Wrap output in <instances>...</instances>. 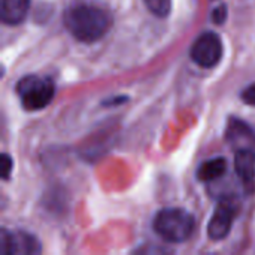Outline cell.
Instances as JSON below:
<instances>
[{
    "mask_svg": "<svg viewBox=\"0 0 255 255\" xmlns=\"http://www.w3.org/2000/svg\"><path fill=\"white\" fill-rule=\"evenodd\" d=\"M64 25L75 39L91 43L111 30L112 15L99 4L87 1L72 3L64 12Z\"/></svg>",
    "mask_w": 255,
    "mask_h": 255,
    "instance_id": "obj_1",
    "label": "cell"
},
{
    "mask_svg": "<svg viewBox=\"0 0 255 255\" xmlns=\"http://www.w3.org/2000/svg\"><path fill=\"white\" fill-rule=\"evenodd\" d=\"M143 3L154 15L160 18L167 16L172 9V0H143Z\"/></svg>",
    "mask_w": 255,
    "mask_h": 255,
    "instance_id": "obj_11",
    "label": "cell"
},
{
    "mask_svg": "<svg viewBox=\"0 0 255 255\" xmlns=\"http://www.w3.org/2000/svg\"><path fill=\"white\" fill-rule=\"evenodd\" d=\"M227 18V7L223 4V6H218L214 12H212V19L214 22L217 24H223Z\"/></svg>",
    "mask_w": 255,
    "mask_h": 255,
    "instance_id": "obj_14",
    "label": "cell"
},
{
    "mask_svg": "<svg viewBox=\"0 0 255 255\" xmlns=\"http://www.w3.org/2000/svg\"><path fill=\"white\" fill-rule=\"evenodd\" d=\"M235 170L247 193L255 190V149H239L235 155Z\"/></svg>",
    "mask_w": 255,
    "mask_h": 255,
    "instance_id": "obj_8",
    "label": "cell"
},
{
    "mask_svg": "<svg viewBox=\"0 0 255 255\" xmlns=\"http://www.w3.org/2000/svg\"><path fill=\"white\" fill-rule=\"evenodd\" d=\"M227 142L236 149H255L254 130L239 118H230L226 130Z\"/></svg>",
    "mask_w": 255,
    "mask_h": 255,
    "instance_id": "obj_7",
    "label": "cell"
},
{
    "mask_svg": "<svg viewBox=\"0 0 255 255\" xmlns=\"http://www.w3.org/2000/svg\"><path fill=\"white\" fill-rule=\"evenodd\" d=\"M42 251L39 241L25 232H7L6 229L0 233V253L3 255L39 254Z\"/></svg>",
    "mask_w": 255,
    "mask_h": 255,
    "instance_id": "obj_5",
    "label": "cell"
},
{
    "mask_svg": "<svg viewBox=\"0 0 255 255\" xmlns=\"http://www.w3.org/2000/svg\"><path fill=\"white\" fill-rule=\"evenodd\" d=\"M28 9H30V0H1L0 3L1 21L9 25H18L27 18Z\"/></svg>",
    "mask_w": 255,
    "mask_h": 255,
    "instance_id": "obj_9",
    "label": "cell"
},
{
    "mask_svg": "<svg viewBox=\"0 0 255 255\" xmlns=\"http://www.w3.org/2000/svg\"><path fill=\"white\" fill-rule=\"evenodd\" d=\"M226 170H227L226 158H223V157L212 158V160L200 164V167L197 169V179L202 182H212V181L224 176Z\"/></svg>",
    "mask_w": 255,
    "mask_h": 255,
    "instance_id": "obj_10",
    "label": "cell"
},
{
    "mask_svg": "<svg viewBox=\"0 0 255 255\" xmlns=\"http://www.w3.org/2000/svg\"><path fill=\"white\" fill-rule=\"evenodd\" d=\"M12 158L7 154H1V178L4 181L9 179L10 176V170H12Z\"/></svg>",
    "mask_w": 255,
    "mask_h": 255,
    "instance_id": "obj_12",
    "label": "cell"
},
{
    "mask_svg": "<svg viewBox=\"0 0 255 255\" xmlns=\"http://www.w3.org/2000/svg\"><path fill=\"white\" fill-rule=\"evenodd\" d=\"M152 227L163 241L179 244L191 238L194 232V218L184 209L166 208L157 212Z\"/></svg>",
    "mask_w": 255,
    "mask_h": 255,
    "instance_id": "obj_2",
    "label": "cell"
},
{
    "mask_svg": "<svg viewBox=\"0 0 255 255\" xmlns=\"http://www.w3.org/2000/svg\"><path fill=\"white\" fill-rule=\"evenodd\" d=\"M241 97H242L244 103H247V105H250V106H255V82L254 84H251V85H248V87L242 91Z\"/></svg>",
    "mask_w": 255,
    "mask_h": 255,
    "instance_id": "obj_13",
    "label": "cell"
},
{
    "mask_svg": "<svg viewBox=\"0 0 255 255\" xmlns=\"http://www.w3.org/2000/svg\"><path fill=\"white\" fill-rule=\"evenodd\" d=\"M16 94L25 111H40L46 108L55 94V85L49 78L27 75L16 84Z\"/></svg>",
    "mask_w": 255,
    "mask_h": 255,
    "instance_id": "obj_3",
    "label": "cell"
},
{
    "mask_svg": "<svg viewBox=\"0 0 255 255\" xmlns=\"http://www.w3.org/2000/svg\"><path fill=\"white\" fill-rule=\"evenodd\" d=\"M224 54V46L221 37L215 31L202 33L190 49L191 60L206 69L215 67Z\"/></svg>",
    "mask_w": 255,
    "mask_h": 255,
    "instance_id": "obj_4",
    "label": "cell"
},
{
    "mask_svg": "<svg viewBox=\"0 0 255 255\" xmlns=\"http://www.w3.org/2000/svg\"><path fill=\"white\" fill-rule=\"evenodd\" d=\"M236 215V209L233 205L223 202L218 205V208L215 209L209 224H208V236L212 241H223L229 236L232 226H233V220Z\"/></svg>",
    "mask_w": 255,
    "mask_h": 255,
    "instance_id": "obj_6",
    "label": "cell"
},
{
    "mask_svg": "<svg viewBox=\"0 0 255 255\" xmlns=\"http://www.w3.org/2000/svg\"><path fill=\"white\" fill-rule=\"evenodd\" d=\"M126 100H127V97H115V99H114V102L108 100V102H105L103 105H105V106H112V105H120V103H124Z\"/></svg>",
    "mask_w": 255,
    "mask_h": 255,
    "instance_id": "obj_15",
    "label": "cell"
}]
</instances>
